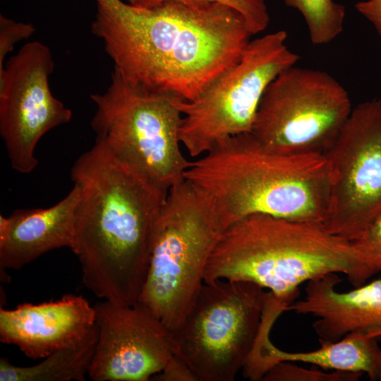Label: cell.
<instances>
[{"instance_id":"obj_5","label":"cell","mask_w":381,"mask_h":381,"mask_svg":"<svg viewBox=\"0 0 381 381\" xmlns=\"http://www.w3.org/2000/svg\"><path fill=\"white\" fill-rule=\"evenodd\" d=\"M224 230L205 198L187 180L169 189L154 223L147 274L138 302L170 334L190 311Z\"/></svg>"},{"instance_id":"obj_7","label":"cell","mask_w":381,"mask_h":381,"mask_svg":"<svg viewBox=\"0 0 381 381\" xmlns=\"http://www.w3.org/2000/svg\"><path fill=\"white\" fill-rule=\"evenodd\" d=\"M90 97L96 140L164 190L184 179L191 162L181 148L182 114L175 97L132 85L115 70L107 90Z\"/></svg>"},{"instance_id":"obj_9","label":"cell","mask_w":381,"mask_h":381,"mask_svg":"<svg viewBox=\"0 0 381 381\" xmlns=\"http://www.w3.org/2000/svg\"><path fill=\"white\" fill-rule=\"evenodd\" d=\"M352 109L348 92L331 75L294 66L267 87L250 133L274 152L325 155Z\"/></svg>"},{"instance_id":"obj_12","label":"cell","mask_w":381,"mask_h":381,"mask_svg":"<svg viewBox=\"0 0 381 381\" xmlns=\"http://www.w3.org/2000/svg\"><path fill=\"white\" fill-rule=\"evenodd\" d=\"M97 341L87 377L93 381H147L174 358L170 333L144 305L97 302Z\"/></svg>"},{"instance_id":"obj_14","label":"cell","mask_w":381,"mask_h":381,"mask_svg":"<svg viewBox=\"0 0 381 381\" xmlns=\"http://www.w3.org/2000/svg\"><path fill=\"white\" fill-rule=\"evenodd\" d=\"M342 282L337 273L307 282L305 296L294 301L286 311L310 314L318 319L312 327L320 342H334L353 332L381 329V279L337 291Z\"/></svg>"},{"instance_id":"obj_23","label":"cell","mask_w":381,"mask_h":381,"mask_svg":"<svg viewBox=\"0 0 381 381\" xmlns=\"http://www.w3.org/2000/svg\"><path fill=\"white\" fill-rule=\"evenodd\" d=\"M356 11L374 27L381 38V0H364L355 4Z\"/></svg>"},{"instance_id":"obj_1","label":"cell","mask_w":381,"mask_h":381,"mask_svg":"<svg viewBox=\"0 0 381 381\" xmlns=\"http://www.w3.org/2000/svg\"><path fill=\"white\" fill-rule=\"evenodd\" d=\"M91 28L129 84L196 99L241 59L253 35L244 18L220 4L175 1L150 8L95 0Z\"/></svg>"},{"instance_id":"obj_22","label":"cell","mask_w":381,"mask_h":381,"mask_svg":"<svg viewBox=\"0 0 381 381\" xmlns=\"http://www.w3.org/2000/svg\"><path fill=\"white\" fill-rule=\"evenodd\" d=\"M35 32L30 23L17 22L0 16V71L4 69V61L18 42L29 38Z\"/></svg>"},{"instance_id":"obj_8","label":"cell","mask_w":381,"mask_h":381,"mask_svg":"<svg viewBox=\"0 0 381 381\" xmlns=\"http://www.w3.org/2000/svg\"><path fill=\"white\" fill-rule=\"evenodd\" d=\"M278 30L250 40L239 61L196 99H175L182 114L179 139L192 157L210 151L227 138L250 133L261 99L270 84L300 56Z\"/></svg>"},{"instance_id":"obj_25","label":"cell","mask_w":381,"mask_h":381,"mask_svg":"<svg viewBox=\"0 0 381 381\" xmlns=\"http://www.w3.org/2000/svg\"><path fill=\"white\" fill-rule=\"evenodd\" d=\"M127 1H128L129 4L134 6H140L144 1V0H127Z\"/></svg>"},{"instance_id":"obj_18","label":"cell","mask_w":381,"mask_h":381,"mask_svg":"<svg viewBox=\"0 0 381 381\" xmlns=\"http://www.w3.org/2000/svg\"><path fill=\"white\" fill-rule=\"evenodd\" d=\"M286 5L298 11L307 25L311 42L329 43L343 31L345 7L334 0H284Z\"/></svg>"},{"instance_id":"obj_24","label":"cell","mask_w":381,"mask_h":381,"mask_svg":"<svg viewBox=\"0 0 381 381\" xmlns=\"http://www.w3.org/2000/svg\"><path fill=\"white\" fill-rule=\"evenodd\" d=\"M369 336L373 337H381V329L379 330H373L367 332Z\"/></svg>"},{"instance_id":"obj_20","label":"cell","mask_w":381,"mask_h":381,"mask_svg":"<svg viewBox=\"0 0 381 381\" xmlns=\"http://www.w3.org/2000/svg\"><path fill=\"white\" fill-rule=\"evenodd\" d=\"M362 373L334 370L325 372L298 366L289 361L274 364L265 374L262 380L266 381H356Z\"/></svg>"},{"instance_id":"obj_15","label":"cell","mask_w":381,"mask_h":381,"mask_svg":"<svg viewBox=\"0 0 381 381\" xmlns=\"http://www.w3.org/2000/svg\"><path fill=\"white\" fill-rule=\"evenodd\" d=\"M80 190L78 185L47 208L18 209L0 216V267L19 270L51 250L71 249Z\"/></svg>"},{"instance_id":"obj_17","label":"cell","mask_w":381,"mask_h":381,"mask_svg":"<svg viewBox=\"0 0 381 381\" xmlns=\"http://www.w3.org/2000/svg\"><path fill=\"white\" fill-rule=\"evenodd\" d=\"M97 341L96 325L79 341L61 348L33 365L18 366L0 359V381H84Z\"/></svg>"},{"instance_id":"obj_2","label":"cell","mask_w":381,"mask_h":381,"mask_svg":"<svg viewBox=\"0 0 381 381\" xmlns=\"http://www.w3.org/2000/svg\"><path fill=\"white\" fill-rule=\"evenodd\" d=\"M71 178L80 190L71 250L83 284L102 300L135 303L147 274L154 223L168 190L98 140L76 159Z\"/></svg>"},{"instance_id":"obj_21","label":"cell","mask_w":381,"mask_h":381,"mask_svg":"<svg viewBox=\"0 0 381 381\" xmlns=\"http://www.w3.org/2000/svg\"><path fill=\"white\" fill-rule=\"evenodd\" d=\"M351 242L365 267L368 277L370 279L380 272L381 214Z\"/></svg>"},{"instance_id":"obj_11","label":"cell","mask_w":381,"mask_h":381,"mask_svg":"<svg viewBox=\"0 0 381 381\" xmlns=\"http://www.w3.org/2000/svg\"><path fill=\"white\" fill-rule=\"evenodd\" d=\"M54 64L50 49L25 44L0 71V134L12 169L29 174L37 166L41 138L72 119V111L52 93Z\"/></svg>"},{"instance_id":"obj_16","label":"cell","mask_w":381,"mask_h":381,"mask_svg":"<svg viewBox=\"0 0 381 381\" xmlns=\"http://www.w3.org/2000/svg\"><path fill=\"white\" fill-rule=\"evenodd\" d=\"M273 323L266 320L253 350L243 368L245 378L262 380L265 374L280 361L310 363L323 369L366 373L370 380H381V346L377 337L365 332H353L334 342L305 352H289L276 347L270 339Z\"/></svg>"},{"instance_id":"obj_3","label":"cell","mask_w":381,"mask_h":381,"mask_svg":"<svg viewBox=\"0 0 381 381\" xmlns=\"http://www.w3.org/2000/svg\"><path fill=\"white\" fill-rule=\"evenodd\" d=\"M183 177L224 229L253 214L322 223L328 210L330 171L325 155L274 152L251 133L220 143L191 162Z\"/></svg>"},{"instance_id":"obj_4","label":"cell","mask_w":381,"mask_h":381,"mask_svg":"<svg viewBox=\"0 0 381 381\" xmlns=\"http://www.w3.org/2000/svg\"><path fill=\"white\" fill-rule=\"evenodd\" d=\"M330 273L344 274L354 288L369 279L351 242L322 222L253 214L221 233L204 282H250L289 306L301 284Z\"/></svg>"},{"instance_id":"obj_10","label":"cell","mask_w":381,"mask_h":381,"mask_svg":"<svg viewBox=\"0 0 381 381\" xmlns=\"http://www.w3.org/2000/svg\"><path fill=\"white\" fill-rule=\"evenodd\" d=\"M325 156L330 194L322 224L351 241L381 214V97L352 109Z\"/></svg>"},{"instance_id":"obj_13","label":"cell","mask_w":381,"mask_h":381,"mask_svg":"<svg viewBox=\"0 0 381 381\" xmlns=\"http://www.w3.org/2000/svg\"><path fill=\"white\" fill-rule=\"evenodd\" d=\"M95 324L94 306L83 296L66 294L39 304L0 308V341L28 358L41 359L83 338Z\"/></svg>"},{"instance_id":"obj_19","label":"cell","mask_w":381,"mask_h":381,"mask_svg":"<svg viewBox=\"0 0 381 381\" xmlns=\"http://www.w3.org/2000/svg\"><path fill=\"white\" fill-rule=\"evenodd\" d=\"M168 1L195 6L213 4L225 5L234 9L244 18L253 35L265 30L270 22L265 0H144L140 6L150 8Z\"/></svg>"},{"instance_id":"obj_6","label":"cell","mask_w":381,"mask_h":381,"mask_svg":"<svg viewBox=\"0 0 381 381\" xmlns=\"http://www.w3.org/2000/svg\"><path fill=\"white\" fill-rule=\"evenodd\" d=\"M269 296L250 282H204L184 321L170 334L174 356L194 381L235 380L253 350Z\"/></svg>"}]
</instances>
